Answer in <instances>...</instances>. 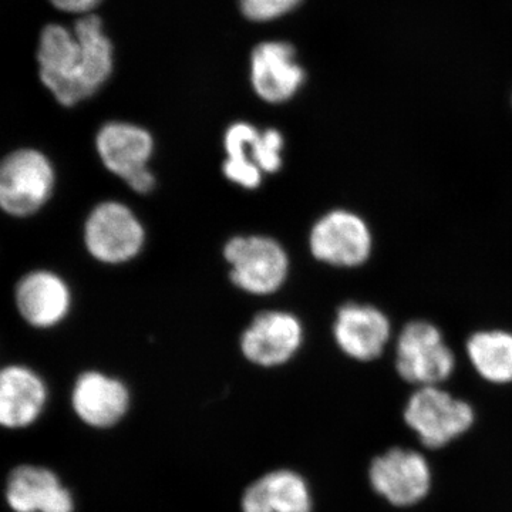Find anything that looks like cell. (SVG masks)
Returning a JSON list of instances; mask_svg holds the SVG:
<instances>
[{"instance_id":"19","label":"cell","mask_w":512,"mask_h":512,"mask_svg":"<svg viewBox=\"0 0 512 512\" xmlns=\"http://www.w3.org/2000/svg\"><path fill=\"white\" fill-rule=\"evenodd\" d=\"M258 128L248 123H235L228 128L224 137V148L227 160L222 165L225 177L231 183L255 190L262 183L264 173L256 167L249 154V144L258 134Z\"/></svg>"},{"instance_id":"15","label":"cell","mask_w":512,"mask_h":512,"mask_svg":"<svg viewBox=\"0 0 512 512\" xmlns=\"http://www.w3.org/2000/svg\"><path fill=\"white\" fill-rule=\"evenodd\" d=\"M72 402L77 416L94 427L116 424L128 409L127 387L103 373H84L74 384Z\"/></svg>"},{"instance_id":"6","label":"cell","mask_w":512,"mask_h":512,"mask_svg":"<svg viewBox=\"0 0 512 512\" xmlns=\"http://www.w3.org/2000/svg\"><path fill=\"white\" fill-rule=\"evenodd\" d=\"M96 150L104 167L137 194H148L156 187V177L148 168L154 140L146 128L119 121L104 124L96 136Z\"/></svg>"},{"instance_id":"1","label":"cell","mask_w":512,"mask_h":512,"mask_svg":"<svg viewBox=\"0 0 512 512\" xmlns=\"http://www.w3.org/2000/svg\"><path fill=\"white\" fill-rule=\"evenodd\" d=\"M39 77L57 103L76 106L89 99L113 72V45L97 15L86 13L73 30L45 26L37 49Z\"/></svg>"},{"instance_id":"20","label":"cell","mask_w":512,"mask_h":512,"mask_svg":"<svg viewBox=\"0 0 512 512\" xmlns=\"http://www.w3.org/2000/svg\"><path fill=\"white\" fill-rule=\"evenodd\" d=\"M282 150H284V136L275 128L258 131L249 144L252 161L264 174H274L281 170Z\"/></svg>"},{"instance_id":"5","label":"cell","mask_w":512,"mask_h":512,"mask_svg":"<svg viewBox=\"0 0 512 512\" xmlns=\"http://www.w3.org/2000/svg\"><path fill=\"white\" fill-rule=\"evenodd\" d=\"M231 281L251 295H271L285 284L289 258L275 239L262 235L229 239L224 248Z\"/></svg>"},{"instance_id":"17","label":"cell","mask_w":512,"mask_h":512,"mask_svg":"<svg viewBox=\"0 0 512 512\" xmlns=\"http://www.w3.org/2000/svg\"><path fill=\"white\" fill-rule=\"evenodd\" d=\"M244 512H311L308 484L292 471H275L259 478L242 500Z\"/></svg>"},{"instance_id":"21","label":"cell","mask_w":512,"mask_h":512,"mask_svg":"<svg viewBox=\"0 0 512 512\" xmlns=\"http://www.w3.org/2000/svg\"><path fill=\"white\" fill-rule=\"evenodd\" d=\"M301 0H241L242 13L249 20L268 22L291 12Z\"/></svg>"},{"instance_id":"12","label":"cell","mask_w":512,"mask_h":512,"mask_svg":"<svg viewBox=\"0 0 512 512\" xmlns=\"http://www.w3.org/2000/svg\"><path fill=\"white\" fill-rule=\"evenodd\" d=\"M251 82L255 93L266 103H285L292 99L305 82L293 46L285 42L256 46L251 59Z\"/></svg>"},{"instance_id":"2","label":"cell","mask_w":512,"mask_h":512,"mask_svg":"<svg viewBox=\"0 0 512 512\" xmlns=\"http://www.w3.org/2000/svg\"><path fill=\"white\" fill-rule=\"evenodd\" d=\"M403 419L424 446L437 450L464 436L476 423V412L440 386H427L409 397Z\"/></svg>"},{"instance_id":"10","label":"cell","mask_w":512,"mask_h":512,"mask_svg":"<svg viewBox=\"0 0 512 512\" xmlns=\"http://www.w3.org/2000/svg\"><path fill=\"white\" fill-rule=\"evenodd\" d=\"M333 336L339 349L357 362L379 359L392 336V323L386 313L366 303L340 306Z\"/></svg>"},{"instance_id":"11","label":"cell","mask_w":512,"mask_h":512,"mask_svg":"<svg viewBox=\"0 0 512 512\" xmlns=\"http://www.w3.org/2000/svg\"><path fill=\"white\" fill-rule=\"evenodd\" d=\"M302 342L301 320L292 313L269 311L259 313L245 329L241 349L249 362L272 367L291 360Z\"/></svg>"},{"instance_id":"18","label":"cell","mask_w":512,"mask_h":512,"mask_svg":"<svg viewBox=\"0 0 512 512\" xmlns=\"http://www.w3.org/2000/svg\"><path fill=\"white\" fill-rule=\"evenodd\" d=\"M466 348L468 360L481 379L498 386L512 383L510 330H478L468 338Z\"/></svg>"},{"instance_id":"14","label":"cell","mask_w":512,"mask_h":512,"mask_svg":"<svg viewBox=\"0 0 512 512\" xmlns=\"http://www.w3.org/2000/svg\"><path fill=\"white\" fill-rule=\"evenodd\" d=\"M6 498L15 512H73L72 495L52 471L42 467L15 468Z\"/></svg>"},{"instance_id":"22","label":"cell","mask_w":512,"mask_h":512,"mask_svg":"<svg viewBox=\"0 0 512 512\" xmlns=\"http://www.w3.org/2000/svg\"><path fill=\"white\" fill-rule=\"evenodd\" d=\"M56 9L70 13H86L92 12L101 0H49Z\"/></svg>"},{"instance_id":"16","label":"cell","mask_w":512,"mask_h":512,"mask_svg":"<svg viewBox=\"0 0 512 512\" xmlns=\"http://www.w3.org/2000/svg\"><path fill=\"white\" fill-rule=\"evenodd\" d=\"M45 383L23 366L0 370V426L20 429L29 426L45 407Z\"/></svg>"},{"instance_id":"4","label":"cell","mask_w":512,"mask_h":512,"mask_svg":"<svg viewBox=\"0 0 512 512\" xmlns=\"http://www.w3.org/2000/svg\"><path fill=\"white\" fill-rule=\"evenodd\" d=\"M394 366L404 382L417 387L440 386L453 376L456 355L434 323L412 320L397 338Z\"/></svg>"},{"instance_id":"9","label":"cell","mask_w":512,"mask_h":512,"mask_svg":"<svg viewBox=\"0 0 512 512\" xmlns=\"http://www.w3.org/2000/svg\"><path fill=\"white\" fill-rule=\"evenodd\" d=\"M373 490L394 507L421 503L429 495L433 474L423 454L410 448L393 447L373 458L369 468Z\"/></svg>"},{"instance_id":"13","label":"cell","mask_w":512,"mask_h":512,"mask_svg":"<svg viewBox=\"0 0 512 512\" xmlns=\"http://www.w3.org/2000/svg\"><path fill=\"white\" fill-rule=\"evenodd\" d=\"M16 308L33 328H55L72 308V292L59 275L33 271L20 279L15 292Z\"/></svg>"},{"instance_id":"3","label":"cell","mask_w":512,"mask_h":512,"mask_svg":"<svg viewBox=\"0 0 512 512\" xmlns=\"http://www.w3.org/2000/svg\"><path fill=\"white\" fill-rule=\"evenodd\" d=\"M55 185V167L42 151H13L0 161V210L12 217H30L45 207Z\"/></svg>"},{"instance_id":"7","label":"cell","mask_w":512,"mask_h":512,"mask_svg":"<svg viewBox=\"0 0 512 512\" xmlns=\"http://www.w3.org/2000/svg\"><path fill=\"white\" fill-rule=\"evenodd\" d=\"M146 242L143 224L127 205L101 202L84 224L87 251L103 264L117 265L140 254Z\"/></svg>"},{"instance_id":"8","label":"cell","mask_w":512,"mask_h":512,"mask_svg":"<svg viewBox=\"0 0 512 512\" xmlns=\"http://www.w3.org/2000/svg\"><path fill=\"white\" fill-rule=\"evenodd\" d=\"M309 248L315 259L336 268H357L369 261L373 235L360 215L333 210L312 227Z\"/></svg>"}]
</instances>
